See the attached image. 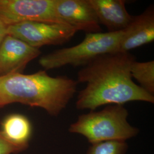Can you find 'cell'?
Masks as SVG:
<instances>
[{
    "label": "cell",
    "instance_id": "cell-1",
    "mask_svg": "<svg viewBox=\"0 0 154 154\" xmlns=\"http://www.w3.org/2000/svg\"><path fill=\"white\" fill-rule=\"evenodd\" d=\"M135 61L129 52H116L101 55L83 67L77 82L86 86L77 96V109L94 111L103 105H124L132 101L154 103V95L132 81L131 66Z\"/></svg>",
    "mask_w": 154,
    "mask_h": 154
},
{
    "label": "cell",
    "instance_id": "cell-2",
    "mask_svg": "<svg viewBox=\"0 0 154 154\" xmlns=\"http://www.w3.org/2000/svg\"><path fill=\"white\" fill-rule=\"evenodd\" d=\"M77 85L72 79L51 77L45 71L0 77V107L18 103L42 109L57 116L77 92Z\"/></svg>",
    "mask_w": 154,
    "mask_h": 154
},
{
    "label": "cell",
    "instance_id": "cell-3",
    "mask_svg": "<svg viewBox=\"0 0 154 154\" xmlns=\"http://www.w3.org/2000/svg\"><path fill=\"white\" fill-rule=\"evenodd\" d=\"M128 111L124 105H109L98 111H91L78 117L69 131L79 134L91 144L107 142H126L138 135V128L127 121Z\"/></svg>",
    "mask_w": 154,
    "mask_h": 154
},
{
    "label": "cell",
    "instance_id": "cell-4",
    "mask_svg": "<svg viewBox=\"0 0 154 154\" xmlns=\"http://www.w3.org/2000/svg\"><path fill=\"white\" fill-rule=\"evenodd\" d=\"M122 35V30L87 33L79 44L57 50L41 57L39 64L45 70L67 65L84 67L101 55L118 52Z\"/></svg>",
    "mask_w": 154,
    "mask_h": 154
},
{
    "label": "cell",
    "instance_id": "cell-5",
    "mask_svg": "<svg viewBox=\"0 0 154 154\" xmlns=\"http://www.w3.org/2000/svg\"><path fill=\"white\" fill-rule=\"evenodd\" d=\"M77 32L75 29L68 25L41 21L21 22L6 28V34L37 49L45 45L65 43L70 40Z\"/></svg>",
    "mask_w": 154,
    "mask_h": 154
},
{
    "label": "cell",
    "instance_id": "cell-6",
    "mask_svg": "<svg viewBox=\"0 0 154 154\" xmlns=\"http://www.w3.org/2000/svg\"><path fill=\"white\" fill-rule=\"evenodd\" d=\"M0 21L6 26L27 21L61 23L54 0H0Z\"/></svg>",
    "mask_w": 154,
    "mask_h": 154
},
{
    "label": "cell",
    "instance_id": "cell-7",
    "mask_svg": "<svg viewBox=\"0 0 154 154\" xmlns=\"http://www.w3.org/2000/svg\"><path fill=\"white\" fill-rule=\"evenodd\" d=\"M54 10L60 23L77 32H101L100 24L89 0H54Z\"/></svg>",
    "mask_w": 154,
    "mask_h": 154
},
{
    "label": "cell",
    "instance_id": "cell-8",
    "mask_svg": "<svg viewBox=\"0 0 154 154\" xmlns=\"http://www.w3.org/2000/svg\"><path fill=\"white\" fill-rule=\"evenodd\" d=\"M40 54L39 49L6 34L0 45V77L22 73L28 63Z\"/></svg>",
    "mask_w": 154,
    "mask_h": 154
},
{
    "label": "cell",
    "instance_id": "cell-9",
    "mask_svg": "<svg viewBox=\"0 0 154 154\" xmlns=\"http://www.w3.org/2000/svg\"><path fill=\"white\" fill-rule=\"evenodd\" d=\"M154 40V7L149 6L142 14L133 16L129 25L122 30L118 52H129Z\"/></svg>",
    "mask_w": 154,
    "mask_h": 154
},
{
    "label": "cell",
    "instance_id": "cell-10",
    "mask_svg": "<svg viewBox=\"0 0 154 154\" xmlns=\"http://www.w3.org/2000/svg\"><path fill=\"white\" fill-rule=\"evenodd\" d=\"M100 24L109 32L123 30L131 21L133 16L126 8L123 0H89Z\"/></svg>",
    "mask_w": 154,
    "mask_h": 154
},
{
    "label": "cell",
    "instance_id": "cell-11",
    "mask_svg": "<svg viewBox=\"0 0 154 154\" xmlns=\"http://www.w3.org/2000/svg\"><path fill=\"white\" fill-rule=\"evenodd\" d=\"M1 131L12 143L26 149L31 136L32 126L26 116L15 114L6 118Z\"/></svg>",
    "mask_w": 154,
    "mask_h": 154
},
{
    "label": "cell",
    "instance_id": "cell-12",
    "mask_svg": "<svg viewBox=\"0 0 154 154\" xmlns=\"http://www.w3.org/2000/svg\"><path fill=\"white\" fill-rule=\"evenodd\" d=\"M132 78H135L140 87L151 95L154 94V61L137 62L131 66Z\"/></svg>",
    "mask_w": 154,
    "mask_h": 154
},
{
    "label": "cell",
    "instance_id": "cell-13",
    "mask_svg": "<svg viewBox=\"0 0 154 154\" xmlns=\"http://www.w3.org/2000/svg\"><path fill=\"white\" fill-rule=\"evenodd\" d=\"M127 149L126 142L107 141L91 144L86 154H125Z\"/></svg>",
    "mask_w": 154,
    "mask_h": 154
},
{
    "label": "cell",
    "instance_id": "cell-14",
    "mask_svg": "<svg viewBox=\"0 0 154 154\" xmlns=\"http://www.w3.org/2000/svg\"><path fill=\"white\" fill-rule=\"evenodd\" d=\"M25 148L18 146L9 141L0 131V154H12L17 153Z\"/></svg>",
    "mask_w": 154,
    "mask_h": 154
},
{
    "label": "cell",
    "instance_id": "cell-15",
    "mask_svg": "<svg viewBox=\"0 0 154 154\" xmlns=\"http://www.w3.org/2000/svg\"><path fill=\"white\" fill-rule=\"evenodd\" d=\"M6 28L7 26L0 21V45L6 35Z\"/></svg>",
    "mask_w": 154,
    "mask_h": 154
}]
</instances>
